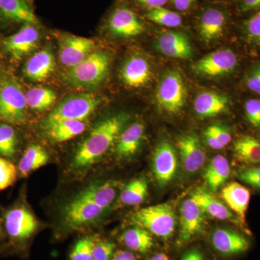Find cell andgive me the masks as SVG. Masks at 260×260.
<instances>
[{
  "mask_svg": "<svg viewBox=\"0 0 260 260\" xmlns=\"http://www.w3.org/2000/svg\"><path fill=\"white\" fill-rule=\"evenodd\" d=\"M128 119L126 114H119L99 122L77 150L73 167L83 169L97 162L119 138Z\"/></svg>",
  "mask_w": 260,
  "mask_h": 260,
  "instance_id": "1",
  "label": "cell"
},
{
  "mask_svg": "<svg viewBox=\"0 0 260 260\" xmlns=\"http://www.w3.org/2000/svg\"><path fill=\"white\" fill-rule=\"evenodd\" d=\"M132 222L143 228L152 235L169 240L177 227V216L172 205L164 203L137 210L132 216Z\"/></svg>",
  "mask_w": 260,
  "mask_h": 260,
  "instance_id": "2",
  "label": "cell"
},
{
  "mask_svg": "<svg viewBox=\"0 0 260 260\" xmlns=\"http://www.w3.org/2000/svg\"><path fill=\"white\" fill-rule=\"evenodd\" d=\"M109 56L101 51L92 52L83 61L70 68L64 79L70 85L80 88L97 86L105 79L109 69Z\"/></svg>",
  "mask_w": 260,
  "mask_h": 260,
  "instance_id": "3",
  "label": "cell"
},
{
  "mask_svg": "<svg viewBox=\"0 0 260 260\" xmlns=\"http://www.w3.org/2000/svg\"><path fill=\"white\" fill-rule=\"evenodd\" d=\"M99 104L100 100L93 94L72 95L49 113L43 122V126L47 130L61 121L85 120L95 112Z\"/></svg>",
  "mask_w": 260,
  "mask_h": 260,
  "instance_id": "4",
  "label": "cell"
},
{
  "mask_svg": "<svg viewBox=\"0 0 260 260\" xmlns=\"http://www.w3.org/2000/svg\"><path fill=\"white\" fill-rule=\"evenodd\" d=\"M26 99L23 90L14 80L0 83V120L10 124H21L26 117Z\"/></svg>",
  "mask_w": 260,
  "mask_h": 260,
  "instance_id": "5",
  "label": "cell"
},
{
  "mask_svg": "<svg viewBox=\"0 0 260 260\" xmlns=\"http://www.w3.org/2000/svg\"><path fill=\"white\" fill-rule=\"evenodd\" d=\"M185 85L177 71L169 72L160 80L156 92L159 109L169 114H177L186 103Z\"/></svg>",
  "mask_w": 260,
  "mask_h": 260,
  "instance_id": "6",
  "label": "cell"
},
{
  "mask_svg": "<svg viewBox=\"0 0 260 260\" xmlns=\"http://www.w3.org/2000/svg\"><path fill=\"white\" fill-rule=\"evenodd\" d=\"M210 242L214 250L223 257L242 255L249 250L251 240L244 233L228 227H218L212 232Z\"/></svg>",
  "mask_w": 260,
  "mask_h": 260,
  "instance_id": "7",
  "label": "cell"
},
{
  "mask_svg": "<svg viewBox=\"0 0 260 260\" xmlns=\"http://www.w3.org/2000/svg\"><path fill=\"white\" fill-rule=\"evenodd\" d=\"M237 64V56L234 51L228 49H220L195 61L192 70L196 74L215 78L231 74Z\"/></svg>",
  "mask_w": 260,
  "mask_h": 260,
  "instance_id": "8",
  "label": "cell"
},
{
  "mask_svg": "<svg viewBox=\"0 0 260 260\" xmlns=\"http://www.w3.org/2000/svg\"><path fill=\"white\" fill-rule=\"evenodd\" d=\"M205 212L192 198L182 202L180 207V232L179 242H189L204 232Z\"/></svg>",
  "mask_w": 260,
  "mask_h": 260,
  "instance_id": "9",
  "label": "cell"
},
{
  "mask_svg": "<svg viewBox=\"0 0 260 260\" xmlns=\"http://www.w3.org/2000/svg\"><path fill=\"white\" fill-rule=\"evenodd\" d=\"M178 169L177 152L167 140H161L154 151L153 172L160 186L167 185L175 177Z\"/></svg>",
  "mask_w": 260,
  "mask_h": 260,
  "instance_id": "10",
  "label": "cell"
},
{
  "mask_svg": "<svg viewBox=\"0 0 260 260\" xmlns=\"http://www.w3.org/2000/svg\"><path fill=\"white\" fill-rule=\"evenodd\" d=\"M59 45V60L65 67L72 68L91 54L95 42L88 38L69 34L60 38Z\"/></svg>",
  "mask_w": 260,
  "mask_h": 260,
  "instance_id": "11",
  "label": "cell"
},
{
  "mask_svg": "<svg viewBox=\"0 0 260 260\" xmlns=\"http://www.w3.org/2000/svg\"><path fill=\"white\" fill-rule=\"evenodd\" d=\"M177 146L184 172L188 174L199 172L205 164L206 153L198 135L193 133L181 135L177 139Z\"/></svg>",
  "mask_w": 260,
  "mask_h": 260,
  "instance_id": "12",
  "label": "cell"
},
{
  "mask_svg": "<svg viewBox=\"0 0 260 260\" xmlns=\"http://www.w3.org/2000/svg\"><path fill=\"white\" fill-rule=\"evenodd\" d=\"M39 36L35 25L23 24L18 32L5 39L3 45L15 60H20L37 47Z\"/></svg>",
  "mask_w": 260,
  "mask_h": 260,
  "instance_id": "13",
  "label": "cell"
},
{
  "mask_svg": "<svg viewBox=\"0 0 260 260\" xmlns=\"http://www.w3.org/2000/svg\"><path fill=\"white\" fill-rule=\"evenodd\" d=\"M198 205L205 212L214 218L220 220H227L241 228L243 232L249 234L246 229V225L242 223L237 215L228 208L226 205L215 198L209 191L204 189H197L191 195Z\"/></svg>",
  "mask_w": 260,
  "mask_h": 260,
  "instance_id": "14",
  "label": "cell"
},
{
  "mask_svg": "<svg viewBox=\"0 0 260 260\" xmlns=\"http://www.w3.org/2000/svg\"><path fill=\"white\" fill-rule=\"evenodd\" d=\"M38 225L39 223L34 215L23 207L10 210L5 216L7 232L17 240H25L31 237Z\"/></svg>",
  "mask_w": 260,
  "mask_h": 260,
  "instance_id": "15",
  "label": "cell"
},
{
  "mask_svg": "<svg viewBox=\"0 0 260 260\" xmlns=\"http://www.w3.org/2000/svg\"><path fill=\"white\" fill-rule=\"evenodd\" d=\"M157 48L164 56L174 59H189L193 56L189 38L182 32H162L158 37Z\"/></svg>",
  "mask_w": 260,
  "mask_h": 260,
  "instance_id": "16",
  "label": "cell"
},
{
  "mask_svg": "<svg viewBox=\"0 0 260 260\" xmlns=\"http://www.w3.org/2000/svg\"><path fill=\"white\" fill-rule=\"evenodd\" d=\"M109 28L116 37L129 38L144 31L143 24L133 10L121 8L116 10L109 20Z\"/></svg>",
  "mask_w": 260,
  "mask_h": 260,
  "instance_id": "17",
  "label": "cell"
},
{
  "mask_svg": "<svg viewBox=\"0 0 260 260\" xmlns=\"http://www.w3.org/2000/svg\"><path fill=\"white\" fill-rule=\"evenodd\" d=\"M121 78L128 87L138 88L145 86L151 78V69L148 61L142 56H131L123 64Z\"/></svg>",
  "mask_w": 260,
  "mask_h": 260,
  "instance_id": "18",
  "label": "cell"
},
{
  "mask_svg": "<svg viewBox=\"0 0 260 260\" xmlns=\"http://www.w3.org/2000/svg\"><path fill=\"white\" fill-rule=\"evenodd\" d=\"M105 210L89 202L74 199L65 208V220L72 226H83L100 218Z\"/></svg>",
  "mask_w": 260,
  "mask_h": 260,
  "instance_id": "19",
  "label": "cell"
},
{
  "mask_svg": "<svg viewBox=\"0 0 260 260\" xmlns=\"http://www.w3.org/2000/svg\"><path fill=\"white\" fill-rule=\"evenodd\" d=\"M221 197L228 208L246 225V214L250 202V191L246 186L233 181L222 189Z\"/></svg>",
  "mask_w": 260,
  "mask_h": 260,
  "instance_id": "20",
  "label": "cell"
},
{
  "mask_svg": "<svg viewBox=\"0 0 260 260\" xmlns=\"http://www.w3.org/2000/svg\"><path fill=\"white\" fill-rule=\"evenodd\" d=\"M56 62L52 53L44 49L32 55L23 68L24 75L36 82L47 80L55 70Z\"/></svg>",
  "mask_w": 260,
  "mask_h": 260,
  "instance_id": "21",
  "label": "cell"
},
{
  "mask_svg": "<svg viewBox=\"0 0 260 260\" xmlns=\"http://www.w3.org/2000/svg\"><path fill=\"white\" fill-rule=\"evenodd\" d=\"M119 186V183L112 181L91 185L81 191L75 199L89 202L107 210L115 200Z\"/></svg>",
  "mask_w": 260,
  "mask_h": 260,
  "instance_id": "22",
  "label": "cell"
},
{
  "mask_svg": "<svg viewBox=\"0 0 260 260\" xmlns=\"http://www.w3.org/2000/svg\"><path fill=\"white\" fill-rule=\"evenodd\" d=\"M230 100L225 95L214 92H203L195 98L194 112L201 118H211L227 112Z\"/></svg>",
  "mask_w": 260,
  "mask_h": 260,
  "instance_id": "23",
  "label": "cell"
},
{
  "mask_svg": "<svg viewBox=\"0 0 260 260\" xmlns=\"http://www.w3.org/2000/svg\"><path fill=\"white\" fill-rule=\"evenodd\" d=\"M226 16L222 10L208 8L203 12L199 21L200 37L204 42L210 43L218 39L223 34Z\"/></svg>",
  "mask_w": 260,
  "mask_h": 260,
  "instance_id": "24",
  "label": "cell"
},
{
  "mask_svg": "<svg viewBox=\"0 0 260 260\" xmlns=\"http://www.w3.org/2000/svg\"><path fill=\"white\" fill-rule=\"evenodd\" d=\"M145 126L135 122L119 135L115 149L116 153L121 158L133 157L139 150L144 139Z\"/></svg>",
  "mask_w": 260,
  "mask_h": 260,
  "instance_id": "25",
  "label": "cell"
},
{
  "mask_svg": "<svg viewBox=\"0 0 260 260\" xmlns=\"http://www.w3.org/2000/svg\"><path fill=\"white\" fill-rule=\"evenodd\" d=\"M0 15L16 23L35 25L39 23L26 0H0Z\"/></svg>",
  "mask_w": 260,
  "mask_h": 260,
  "instance_id": "26",
  "label": "cell"
},
{
  "mask_svg": "<svg viewBox=\"0 0 260 260\" xmlns=\"http://www.w3.org/2000/svg\"><path fill=\"white\" fill-rule=\"evenodd\" d=\"M230 175L229 160L223 155H217L212 158L204 173L205 180L213 191H218L224 185Z\"/></svg>",
  "mask_w": 260,
  "mask_h": 260,
  "instance_id": "27",
  "label": "cell"
},
{
  "mask_svg": "<svg viewBox=\"0 0 260 260\" xmlns=\"http://www.w3.org/2000/svg\"><path fill=\"white\" fill-rule=\"evenodd\" d=\"M234 156L239 161L249 166L260 164V140L245 135L234 143Z\"/></svg>",
  "mask_w": 260,
  "mask_h": 260,
  "instance_id": "28",
  "label": "cell"
},
{
  "mask_svg": "<svg viewBox=\"0 0 260 260\" xmlns=\"http://www.w3.org/2000/svg\"><path fill=\"white\" fill-rule=\"evenodd\" d=\"M121 241L130 250L140 253L148 252L154 244L152 234L146 229L137 225L123 233Z\"/></svg>",
  "mask_w": 260,
  "mask_h": 260,
  "instance_id": "29",
  "label": "cell"
},
{
  "mask_svg": "<svg viewBox=\"0 0 260 260\" xmlns=\"http://www.w3.org/2000/svg\"><path fill=\"white\" fill-rule=\"evenodd\" d=\"M49 160L47 150L39 145H32L25 150L19 162L18 169L21 175L30 173L44 167Z\"/></svg>",
  "mask_w": 260,
  "mask_h": 260,
  "instance_id": "30",
  "label": "cell"
},
{
  "mask_svg": "<svg viewBox=\"0 0 260 260\" xmlns=\"http://www.w3.org/2000/svg\"><path fill=\"white\" fill-rule=\"evenodd\" d=\"M86 124L84 121H64L46 130L48 138L55 143L68 141L81 135Z\"/></svg>",
  "mask_w": 260,
  "mask_h": 260,
  "instance_id": "31",
  "label": "cell"
},
{
  "mask_svg": "<svg viewBox=\"0 0 260 260\" xmlns=\"http://www.w3.org/2000/svg\"><path fill=\"white\" fill-rule=\"evenodd\" d=\"M148 192V184L145 178H139L130 181L124 186L119 196L121 204L139 205L146 199Z\"/></svg>",
  "mask_w": 260,
  "mask_h": 260,
  "instance_id": "32",
  "label": "cell"
},
{
  "mask_svg": "<svg viewBox=\"0 0 260 260\" xmlns=\"http://www.w3.org/2000/svg\"><path fill=\"white\" fill-rule=\"evenodd\" d=\"M25 94L27 105L32 110L42 112L54 104L56 95L54 90L45 88H32Z\"/></svg>",
  "mask_w": 260,
  "mask_h": 260,
  "instance_id": "33",
  "label": "cell"
},
{
  "mask_svg": "<svg viewBox=\"0 0 260 260\" xmlns=\"http://www.w3.org/2000/svg\"><path fill=\"white\" fill-rule=\"evenodd\" d=\"M146 17L149 20L153 23L170 28L179 26L182 23V18L180 15L164 8L149 10Z\"/></svg>",
  "mask_w": 260,
  "mask_h": 260,
  "instance_id": "34",
  "label": "cell"
},
{
  "mask_svg": "<svg viewBox=\"0 0 260 260\" xmlns=\"http://www.w3.org/2000/svg\"><path fill=\"white\" fill-rule=\"evenodd\" d=\"M18 140L14 129L8 124L0 125V155L12 158L16 152Z\"/></svg>",
  "mask_w": 260,
  "mask_h": 260,
  "instance_id": "35",
  "label": "cell"
},
{
  "mask_svg": "<svg viewBox=\"0 0 260 260\" xmlns=\"http://www.w3.org/2000/svg\"><path fill=\"white\" fill-rule=\"evenodd\" d=\"M17 169L13 162L0 158V190L14 184L17 178Z\"/></svg>",
  "mask_w": 260,
  "mask_h": 260,
  "instance_id": "36",
  "label": "cell"
},
{
  "mask_svg": "<svg viewBox=\"0 0 260 260\" xmlns=\"http://www.w3.org/2000/svg\"><path fill=\"white\" fill-rule=\"evenodd\" d=\"M94 242L91 238H83L76 243L71 254V260H93V248Z\"/></svg>",
  "mask_w": 260,
  "mask_h": 260,
  "instance_id": "37",
  "label": "cell"
},
{
  "mask_svg": "<svg viewBox=\"0 0 260 260\" xmlns=\"http://www.w3.org/2000/svg\"><path fill=\"white\" fill-rule=\"evenodd\" d=\"M244 30L248 42L260 46V10L246 20Z\"/></svg>",
  "mask_w": 260,
  "mask_h": 260,
  "instance_id": "38",
  "label": "cell"
},
{
  "mask_svg": "<svg viewBox=\"0 0 260 260\" xmlns=\"http://www.w3.org/2000/svg\"><path fill=\"white\" fill-rule=\"evenodd\" d=\"M238 177L243 182L260 189V165L250 166L238 172Z\"/></svg>",
  "mask_w": 260,
  "mask_h": 260,
  "instance_id": "39",
  "label": "cell"
},
{
  "mask_svg": "<svg viewBox=\"0 0 260 260\" xmlns=\"http://www.w3.org/2000/svg\"><path fill=\"white\" fill-rule=\"evenodd\" d=\"M115 244L109 241H99L94 243L93 248V260H110L114 255Z\"/></svg>",
  "mask_w": 260,
  "mask_h": 260,
  "instance_id": "40",
  "label": "cell"
},
{
  "mask_svg": "<svg viewBox=\"0 0 260 260\" xmlns=\"http://www.w3.org/2000/svg\"><path fill=\"white\" fill-rule=\"evenodd\" d=\"M246 119L254 127L260 128V100L251 99L245 104Z\"/></svg>",
  "mask_w": 260,
  "mask_h": 260,
  "instance_id": "41",
  "label": "cell"
},
{
  "mask_svg": "<svg viewBox=\"0 0 260 260\" xmlns=\"http://www.w3.org/2000/svg\"><path fill=\"white\" fill-rule=\"evenodd\" d=\"M246 85L251 91L260 95V63L252 67L246 75Z\"/></svg>",
  "mask_w": 260,
  "mask_h": 260,
  "instance_id": "42",
  "label": "cell"
},
{
  "mask_svg": "<svg viewBox=\"0 0 260 260\" xmlns=\"http://www.w3.org/2000/svg\"><path fill=\"white\" fill-rule=\"evenodd\" d=\"M210 132H211L215 138L221 143L224 147L226 146L232 141V135L230 130L228 129L226 126L220 124H213L207 128Z\"/></svg>",
  "mask_w": 260,
  "mask_h": 260,
  "instance_id": "43",
  "label": "cell"
},
{
  "mask_svg": "<svg viewBox=\"0 0 260 260\" xmlns=\"http://www.w3.org/2000/svg\"><path fill=\"white\" fill-rule=\"evenodd\" d=\"M180 260H205V256L200 248L194 246L184 251Z\"/></svg>",
  "mask_w": 260,
  "mask_h": 260,
  "instance_id": "44",
  "label": "cell"
},
{
  "mask_svg": "<svg viewBox=\"0 0 260 260\" xmlns=\"http://www.w3.org/2000/svg\"><path fill=\"white\" fill-rule=\"evenodd\" d=\"M204 137L205 143H206V144L210 147V148L215 149V150H220V149L224 148L221 143H220V142L215 138V135L208 129H205Z\"/></svg>",
  "mask_w": 260,
  "mask_h": 260,
  "instance_id": "45",
  "label": "cell"
},
{
  "mask_svg": "<svg viewBox=\"0 0 260 260\" xmlns=\"http://www.w3.org/2000/svg\"><path fill=\"white\" fill-rule=\"evenodd\" d=\"M241 10L243 13L260 10V0H241Z\"/></svg>",
  "mask_w": 260,
  "mask_h": 260,
  "instance_id": "46",
  "label": "cell"
},
{
  "mask_svg": "<svg viewBox=\"0 0 260 260\" xmlns=\"http://www.w3.org/2000/svg\"><path fill=\"white\" fill-rule=\"evenodd\" d=\"M137 1L145 8L152 10L155 9V8H162L164 5L167 4L168 0H137Z\"/></svg>",
  "mask_w": 260,
  "mask_h": 260,
  "instance_id": "47",
  "label": "cell"
},
{
  "mask_svg": "<svg viewBox=\"0 0 260 260\" xmlns=\"http://www.w3.org/2000/svg\"><path fill=\"white\" fill-rule=\"evenodd\" d=\"M194 2V0H172L173 6L181 12L189 10Z\"/></svg>",
  "mask_w": 260,
  "mask_h": 260,
  "instance_id": "48",
  "label": "cell"
},
{
  "mask_svg": "<svg viewBox=\"0 0 260 260\" xmlns=\"http://www.w3.org/2000/svg\"><path fill=\"white\" fill-rule=\"evenodd\" d=\"M112 260H137L135 254L129 251H118L113 255Z\"/></svg>",
  "mask_w": 260,
  "mask_h": 260,
  "instance_id": "49",
  "label": "cell"
},
{
  "mask_svg": "<svg viewBox=\"0 0 260 260\" xmlns=\"http://www.w3.org/2000/svg\"><path fill=\"white\" fill-rule=\"evenodd\" d=\"M149 260H170L169 259V256L164 253H158V254H155L152 256Z\"/></svg>",
  "mask_w": 260,
  "mask_h": 260,
  "instance_id": "50",
  "label": "cell"
},
{
  "mask_svg": "<svg viewBox=\"0 0 260 260\" xmlns=\"http://www.w3.org/2000/svg\"><path fill=\"white\" fill-rule=\"evenodd\" d=\"M0 232H1V222H0Z\"/></svg>",
  "mask_w": 260,
  "mask_h": 260,
  "instance_id": "51",
  "label": "cell"
}]
</instances>
